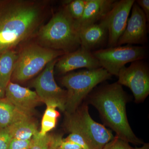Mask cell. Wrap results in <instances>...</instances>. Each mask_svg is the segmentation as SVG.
Returning <instances> with one entry per match:
<instances>
[{
    "label": "cell",
    "mask_w": 149,
    "mask_h": 149,
    "mask_svg": "<svg viewBox=\"0 0 149 149\" xmlns=\"http://www.w3.org/2000/svg\"><path fill=\"white\" fill-rule=\"evenodd\" d=\"M12 139L8 127L0 128V149H8Z\"/></svg>",
    "instance_id": "obj_23"
},
{
    "label": "cell",
    "mask_w": 149,
    "mask_h": 149,
    "mask_svg": "<svg viewBox=\"0 0 149 149\" xmlns=\"http://www.w3.org/2000/svg\"><path fill=\"white\" fill-rule=\"evenodd\" d=\"M57 119L43 115L41 123V129L39 135L44 136L55 127Z\"/></svg>",
    "instance_id": "obj_22"
},
{
    "label": "cell",
    "mask_w": 149,
    "mask_h": 149,
    "mask_svg": "<svg viewBox=\"0 0 149 149\" xmlns=\"http://www.w3.org/2000/svg\"><path fill=\"white\" fill-rule=\"evenodd\" d=\"M63 5L65 6L71 17L77 21L83 16L85 9V0L64 1Z\"/></svg>",
    "instance_id": "obj_19"
},
{
    "label": "cell",
    "mask_w": 149,
    "mask_h": 149,
    "mask_svg": "<svg viewBox=\"0 0 149 149\" xmlns=\"http://www.w3.org/2000/svg\"><path fill=\"white\" fill-rule=\"evenodd\" d=\"M6 98L17 109L31 116L41 102L35 91L10 81L5 90Z\"/></svg>",
    "instance_id": "obj_13"
},
{
    "label": "cell",
    "mask_w": 149,
    "mask_h": 149,
    "mask_svg": "<svg viewBox=\"0 0 149 149\" xmlns=\"http://www.w3.org/2000/svg\"><path fill=\"white\" fill-rule=\"evenodd\" d=\"M115 1L114 0H85L83 16L76 21L79 30L100 21L111 10Z\"/></svg>",
    "instance_id": "obj_14"
},
{
    "label": "cell",
    "mask_w": 149,
    "mask_h": 149,
    "mask_svg": "<svg viewBox=\"0 0 149 149\" xmlns=\"http://www.w3.org/2000/svg\"><path fill=\"white\" fill-rule=\"evenodd\" d=\"M130 143L115 136L114 138L105 145L102 149H133Z\"/></svg>",
    "instance_id": "obj_21"
},
{
    "label": "cell",
    "mask_w": 149,
    "mask_h": 149,
    "mask_svg": "<svg viewBox=\"0 0 149 149\" xmlns=\"http://www.w3.org/2000/svg\"><path fill=\"white\" fill-rule=\"evenodd\" d=\"M8 128L12 139L20 140H31L39 132L36 124L31 118L15 123Z\"/></svg>",
    "instance_id": "obj_18"
},
{
    "label": "cell",
    "mask_w": 149,
    "mask_h": 149,
    "mask_svg": "<svg viewBox=\"0 0 149 149\" xmlns=\"http://www.w3.org/2000/svg\"><path fill=\"white\" fill-rule=\"evenodd\" d=\"M32 143V139L23 140L12 139L10 143L8 149H29Z\"/></svg>",
    "instance_id": "obj_24"
},
{
    "label": "cell",
    "mask_w": 149,
    "mask_h": 149,
    "mask_svg": "<svg viewBox=\"0 0 149 149\" xmlns=\"http://www.w3.org/2000/svg\"><path fill=\"white\" fill-rule=\"evenodd\" d=\"M17 53L10 80L16 83L29 80L42 71L50 62L65 54L62 51L45 47L37 42L24 45Z\"/></svg>",
    "instance_id": "obj_6"
},
{
    "label": "cell",
    "mask_w": 149,
    "mask_h": 149,
    "mask_svg": "<svg viewBox=\"0 0 149 149\" xmlns=\"http://www.w3.org/2000/svg\"><path fill=\"white\" fill-rule=\"evenodd\" d=\"M117 83L128 87L132 91L137 103L143 102L149 95V69L143 60L131 63L123 67L118 75Z\"/></svg>",
    "instance_id": "obj_9"
},
{
    "label": "cell",
    "mask_w": 149,
    "mask_h": 149,
    "mask_svg": "<svg viewBox=\"0 0 149 149\" xmlns=\"http://www.w3.org/2000/svg\"><path fill=\"white\" fill-rule=\"evenodd\" d=\"M5 97V91L0 85V99L4 98Z\"/></svg>",
    "instance_id": "obj_31"
},
{
    "label": "cell",
    "mask_w": 149,
    "mask_h": 149,
    "mask_svg": "<svg viewBox=\"0 0 149 149\" xmlns=\"http://www.w3.org/2000/svg\"><path fill=\"white\" fill-rule=\"evenodd\" d=\"M124 32L119 38L117 46L123 45H144L148 41V21L136 1L131 8Z\"/></svg>",
    "instance_id": "obj_11"
},
{
    "label": "cell",
    "mask_w": 149,
    "mask_h": 149,
    "mask_svg": "<svg viewBox=\"0 0 149 149\" xmlns=\"http://www.w3.org/2000/svg\"><path fill=\"white\" fill-rule=\"evenodd\" d=\"M92 54L101 67L111 75L118 76L125 64L144 59L147 55V50L144 46L126 45L96 50Z\"/></svg>",
    "instance_id": "obj_7"
},
{
    "label": "cell",
    "mask_w": 149,
    "mask_h": 149,
    "mask_svg": "<svg viewBox=\"0 0 149 149\" xmlns=\"http://www.w3.org/2000/svg\"><path fill=\"white\" fill-rule=\"evenodd\" d=\"M56 108L52 107H47V109L45 111L44 115L48 117L57 119L60 116L59 113L56 110Z\"/></svg>",
    "instance_id": "obj_28"
},
{
    "label": "cell",
    "mask_w": 149,
    "mask_h": 149,
    "mask_svg": "<svg viewBox=\"0 0 149 149\" xmlns=\"http://www.w3.org/2000/svg\"><path fill=\"white\" fill-rule=\"evenodd\" d=\"M58 58L50 62L33 80L32 85L41 102L45 103L47 107H54L65 111L66 91L57 84L54 77L55 65Z\"/></svg>",
    "instance_id": "obj_8"
},
{
    "label": "cell",
    "mask_w": 149,
    "mask_h": 149,
    "mask_svg": "<svg viewBox=\"0 0 149 149\" xmlns=\"http://www.w3.org/2000/svg\"><path fill=\"white\" fill-rule=\"evenodd\" d=\"M58 145L61 149H83L79 145L73 143L65 141L61 136H58Z\"/></svg>",
    "instance_id": "obj_26"
},
{
    "label": "cell",
    "mask_w": 149,
    "mask_h": 149,
    "mask_svg": "<svg viewBox=\"0 0 149 149\" xmlns=\"http://www.w3.org/2000/svg\"><path fill=\"white\" fill-rule=\"evenodd\" d=\"M111 76L102 67L65 74L61 80L62 85L66 89L65 112H74L97 85L111 79Z\"/></svg>",
    "instance_id": "obj_4"
},
{
    "label": "cell",
    "mask_w": 149,
    "mask_h": 149,
    "mask_svg": "<svg viewBox=\"0 0 149 149\" xmlns=\"http://www.w3.org/2000/svg\"><path fill=\"white\" fill-rule=\"evenodd\" d=\"M45 0H0V54L35 37L51 11Z\"/></svg>",
    "instance_id": "obj_1"
},
{
    "label": "cell",
    "mask_w": 149,
    "mask_h": 149,
    "mask_svg": "<svg viewBox=\"0 0 149 149\" xmlns=\"http://www.w3.org/2000/svg\"><path fill=\"white\" fill-rule=\"evenodd\" d=\"M100 67L92 52L80 47L76 50L65 54L58 58L54 69L60 74H65L80 68L91 70Z\"/></svg>",
    "instance_id": "obj_12"
},
{
    "label": "cell",
    "mask_w": 149,
    "mask_h": 149,
    "mask_svg": "<svg viewBox=\"0 0 149 149\" xmlns=\"http://www.w3.org/2000/svg\"><path fill=\"white\" fill-rule=\"evenodd\" d=\"M136 3L139 6L143 12L148 22H149V0H137Z\"/></svg>",
    "instance_id": "obj_27"
},
{
    "label": "cell",
    "mask_w": 149,
    "mask_h": 149,
    "mask_svg": "<svg viewBox=\"0 0 149 149\" xmlns=\"http://www.w3.org/2000/svg\"><path fill=\"white\" fill-rule=\"evenodd\" d=\"M58 136H53L52 140L49 149H61L58 145Z\"/></svg>",
    "instance_id": "obj_29"
},
{
    "label": "cell",
    "mask_w": 149,
    "mask_h": 149,
    "mask_svg": "<svg viewBox=\"0 0 149 149\" xmlns=\"http://www.w3.org/2000/svg\"><path fill=\"white\" fill-rule=\"evenodd\" d=\"M133 149H149V144L148 143H144L143 146L141 147H136L133 148Z\"/></svg>",
    "instance_id": "obj_30"
},
{
    "label": "cell",
    "mask_w": 149,
    "mask_h": 149,
    "mask_svg": "<svg viewBox=\"0 0 149 149\" xmlns=\"http://www.w3.org/2000/svg\"><path fill=\"white\" fill-rule=\"evenodd\" d=\"M30 118L31 116L17 109L5 97L0 99V128H6L15 123Z\"/></svg>",
    "instance_id": "obj_16"
},
{
    "label": "cell",
    "mask_w": 149,
    "mask_h": 149,
    "mask_svg": "<svg viewBox=\"0 0 149 149\" xmlns=\"http://www.w3.org/2000/svg\"><path fill=\"white\" fill-rule=\"evenodd\" d=\"M63 139L65 141L73 142L79 145L83 149H89L85 140L81 136L76 133H70L66 138Z\"/></svg>",
    "instance_id": "obj_25"
},
{
    "label": "cell",
    "mask_w": 149,
    "mask_h": 149,
    "mask_svg": "<svg viewBox=\"0 0 149 149\" xmlns=\"http://www.w3.org/2000/svg\"><path fill=\"white\" fill-rule=\"evenodd\" d=\"M80 47L92 52L101 47L108 39L105 25L100 21L79 30Z\"/></svg>",
    "instance_id": "obj_15"
},
{
    "label": "cell",
    "mask_w": 149,
    "mask_h": 149,
    "mask_svg": "<svg viewBox=\"0 0 149 149\" xmlns=\"http://www.w3.org/2000/svg\"><path fill=\"white\" fill-rule=\"evenodd\" d=\"M89 102L97 110L105 124L115 132L116 136L129 143L143 145L131 129L126 114L128 97L117 82L107 84L90 93Z\"/></svg>",
    "instance_id": "obj_2"
},
{
    "label": "cell",
    "mask_w": 149,
    "mask_h": 149,
    "mask_svg": "<svg viewBox=\"0 0 149 149\" xmlns=\"http://www.w3.org/2000/svg\"><path fill=\"white\" fill-rule=\"evenodd\" d=\"M40 45L68 53L80 47L79 29L64 5L43 24L35 37Z\"/></svg>",
    "instance_id": "obj_3"
},
{
    "label": "cell",
    "mask_w": 149,
    "mask_h": 149,
    "mask_svg": "<svg viewBox=\"0 0 149 149\" xmlns=\"http://www.w3.org/2000/svg\"><path fill=\"white\" fill-rule=\"evenodd\" d=\"M65 118L64 125L66 130L81 136L89 149H102L114 138L109 129L93 120L86 104L81 105L72 113L65 112Z\"/></svg>",
    "instance_id": "obj_5"
},
{
    "label": "cell",
    "mask_w": 149,
    "mask_h": 149,
    "mask_svg": "<svg viewBox=\"0 0 149 149\" xmlns=\"http://www.w3.org/2000/svg\"><path fill=\"white\" fill-rule=\"evenodd\" d=\"M18 53L9 50L0 54V85L5 90L15 68Z\"/></svg>",
    "instance_id": "obj_17"
},
{
    "label": "cell",
    "mask_w": 149,
    "mask_h": 149,
    "mask_svg": "<svg viewBox=\"0 0 149 149\" xmlns=\"http://www.w3.org/2000/svg\"><path fill=\"white\" fill-rule=\"evenodd\" d=\"M134 0L116 1L113 6L101 21L108 31V48L117 46L118 42L125 30Z\"/></svg>",
    "instance_id": "obj_10"
},
{
    "label": "cell",
    "mask_w": 149,
    "mask_h": 149,
    "mask_svg": "<svg viewBox=\"0 0 149 149\" xmlns=\"http://www.w3.org/2000/svg\"><path fill=\"white\" fill-rule=\"evenodd\" d=\"M39 132L32 138V145L29 149H49L53 136L48 133L41 136Z\"/></svg>",
    "instance_id": "obj_20"
}]
</instances>
